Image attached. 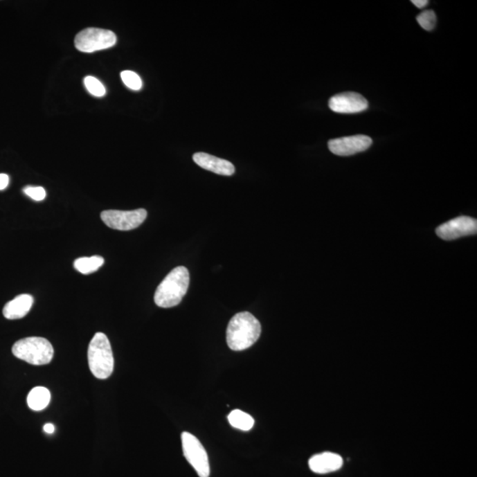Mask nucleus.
I'll return each mask as SVG.
<instances>
[{
	"label": "nucleus",
	"instance_id": "nucleus-3",
	"mask_svg": "<svg viewBox=\"0 0 477 477\" xmlns=\"http://www.w3.org/2000/svg\"><path fill=\"white\" fill-rule=\"evenodd\" d=\"M89 370L98 379H107L114 372V358L110 341L103 332L94 335L88 348Z\"/></svg>",
	"mask_w": 477,
	"mask_h": 477
},
{
	"label": "nucleus",
	"instance_id": "nucleus-14",
	"mask_svg": "<svg viewBox=\"0 0 477 477\" xmlns=\"http://www.w3.org/2000/svg\"><path fill=\"white\" fill-rule=\"evenodd\" d=\"M27 402L32 411H44L51 402L50 390L43 386L35 387L28 393Z\"/></svg>",
	"mask_w": 477,
	"mask_h": 477
},
{
	"label": "nucleus",
	"instance_id": "nucleus-7",
	"mask_svg": "<svg viewBox=\"0 0 477 477\" xmlns=\"http://www.w3.org/2000/svg\"><path fill=\"white\" fill-rule=\"evenodd\" d=\"M144 209L134 210H105L101 213V219L110 228L120 231H130L136 229L144 222L147 217Z\"/></svg>",
	"mask_w": 477,
	"mask_h": 477
},
{
	"label": "nucleus",
	"instance_id": "nucleus-5",
	"mask_svg": "<svg viewBox=\"0 0 477 477\" xmlns=\"http://www.w3.org/2000/svg\"><path fill=\"white\" fill-rule=\"evenodd\" d=\"M116 42L117 37L113 31L89 28L76 35L75 46L80 52L91 53L109 49L115 46Z\"/></svg>",
	"mask_w": 477,
	"mask_h": 477
},
{
	"label": "nucleus",
	"instance_id": "nucleus-9",
	"mask_svg": "<svg viewBox=\"0 0 477 477\" xmlns=\"http://www.w3.org/2000/svg\"><path fill=\"white\" fill-rule=\"evenodd\" d=\"M372 144L370 137L358 134V136L341 137L330 140L329 150L334 154L341 156H348L365 152Z\"/></svg>",
	"mask_w": 477,
	"mask_h": 477
},
{
	"label": "nucleus",
	"instance_id": "nucleus-16",
	"mask_svg": "<svg viewBox=\"0 0 477 477\" xmlns=\"http://www.w3.org/2000/svg\"><path fill=\"white\" fill-rule=\"evenodd\" d=\"M228 421L229 424H231L233 428L238 429V430L243 431H251V429L254 427L255 424V420L251 415L242 411H239V409H235V411L230 413Z\"/></svg>",
	"mask_w": 477,
	"mask_h": 477
},
{
	"label": "nucleus",
	"instance_id": "nucleus-17",
	"mask_svg": "<svg viewBox=\"0 0 477 477\" xmlns=\"http://www.w3.org/2000/svg\"><path fill=\"white\" fill-rule=\"evenodd\" d=\"M84 85L87 91L94 97H104L105 93H107L103 83L97 78H93V76L85 78Z\"/></svg>",
	"mask_w": 477,
	"mask_h": 477
},
{
	"label": "nucleus",
	"instance_id": "nucleus-11",
	"mask_svg": "<svg viewBox=\"0 0 477 477\" xmlns=\"http://www.w3.org/2000/svg\"><path fill=\"white\" fill-rule=\"evenodd\" d=\"M193 160L195 164L199 165L200 168L216 174L231 176L235 172V165L231 162L207 154V153H195L193 156Z\"/></svg>",
	"mask_w": 477,
	"mask_h": 477
},
{
	"label": "nucleus",
	"instance_id": "nucleus-20",
	"mask_svg": "<svg viewBox=\"0 0 477 477\" xmlns=\"http://www.w3.org/2000/svg\"><path fill=\"white\" fill-rule=\"evenodd\" d=\"M24 192L28 197H30L31 199L37 201H43L44 198L46 197V191L42 187H32V186H28V187L24 188Z\"/></svg>",
	"mask_w": 477,
	"mask_h": 477
},
{
	"label": "nucleus",
	"instance_id": "nucleus-13",
	"mask_svg": "<svg viewBox=\"0 0 477 477\" xmlns=\"http://www.w3.org/2000/svg\"><path fill=\"white\" fill-rule=\"evenodd\" d=\"M34 299L30 294H21L6 304L3 315L6 319H21L27 316L33 306Z\"/></svg>",
	"mask_w": 477,
	"mask_h": 477
},
{
	"label": "nucleus",
	"instance_id": "nucleus-23",
	"mask_svg": "<svg viewBox=\"0 0 477 477\" xmlns=\"http://www.w3.org/2000/svg\"><path fill=\"white\" fill-rule=\"evenodd\" d=\"M44 431L48 434H53L54 431H55V427L52 424H46L44 426Z\"/></svg>",
	"mask_w": 477,
	"mask_h": 477
},
{
	"label": "nucleus",
	"instance_id": "nucleus-19",
	"mask_svg": "<svg viewBox=\"0 0 477 477\" xmlns=\"http://www.w3.org/2000/svg\"><path fill=\"white\" fill-rule=\"evenodd\" d=\"M121 79L124 84L127 86V88L133 89V91H140L143 87L142 79L140 76L137 75L136 73L133 71H123L120 73Z\"/></svg>",
	"mask_w": 477,
	"mask_h": 477
},
{
	"label": "nucleus",
	"instance_id": "nucleus-15",
	"mask_svg": "<svg viewBox=\"0 0 477 477\" xmlns=\"http://www.w3.org/2000/svg\"><path fill=\"white\" fill-rule=\"evenodd\" d=\"M105 259L100 255H93L91 258H80L76 259L73 267L76 271L82 274H91L97 271L99 268L103 267Z\"/></svg>",
	"mask_w": 477,
	"mask_h": 477
},
{
	"label": "nucleus",
	"instance_id": "nucleus-12",
	"mask_svg": "<svg viewBox=\"0 0 477 477\" xmlns=\"http://www.w3.org/2000/svg\"><path fill=\"white\" fill-rule=\"evenodd\" d=\"M343 465L342 458L334 453H322L310 458L309 469L316 474H328L337 471Z\"/></svg>",
	"mask_w": 477,
	"mask_h": 477
},
{
	"label": "nucleus",
	"instance_id": "nucleus-8",
	"mask_svg": "<svg viewBox=\"0 0 477 477\" xmlns=\"http://www.w3.org/2000/svg\"><path fill=\"white\" fill-rule=\"evenodd\" d=\"M476 233L477 220L466 216L448 221L436 230L437 235L444 241H453L464 236L475 235Z\"/></svg>",
	"mask_w": 477,
	"mask_h": 477
},
{
	"label": "nucleus",
	"instance_id": "nucleus-18",
	"mask_svg": "<svg viewBox=\"0 0 477 477\" xmlns=\"http://www.w3.org/2000/svg\"><path fill=\"white\" fill-rule=\"evenodd\" d=\"M416 21L424 30L431 31L436 26L437 16L433 11L426 10L416 17Z\"/></svg>",
	"mask_w": 477,
	"mask_h": 477
},
{
	"label": "nucleus",
	"instance_id": "nucleus-10",
	"mask_svg": "<svg viewBox=\"0 0 477 477\" xmlns=\"http://www.w3.org/2000/svg\"><path fill=\"white\" fill-rule=\"evenodd\" d=\"M329 107L338 114H357L369 107L367 99L355 92L335 95L329 101Z\"/></svg>",
	"mask_w": 477,
	"mask_h": 477
},
{
	"label": "nucleus",
	"instance_id": "nucleus-4",
	"mask_svg": "<svg viewBox=\"0 0 477 477\" xmlns=\"http://www.w3.org/2000/svg\"><path fill=\"white\" fill-rule=\"evenodd\" d=\"M12 352L18 359L36 366L50 363L54 355L53 345L41 337L20 339L12 345Z\"/></svg>",
	"mask_w": 477,
	"mask_h": 477
},
{
	"label": "nucleus",
	"instance_id": "nucleus-1",
	"mask_svg": "<svg viewBox=\"0 0 477 477\" xmlns=\"http://www.w3.org/2000/svg\"><path fill=\"white\" fill-rule=\"evenodd\" d=\"M261 332V323L252 314H236L227 326V345L233 351L245 350L258 341Z\"/></svg>",
	"mask_w": 477,
	"mask_h": 477
},
{
	"label": "nucleus",
	"instance_id": "nucleus-21",
	"mask_svg": "<svg viewBox=\"0 0 477 477\" xmlns=\"http://www.w3.org/2000/svg\"><path fill=\"white\" fill-rule=\"evenodd\" d=\"M9 185V176L6 174H0V190H4Z\"/></svg>",
	"mask_w": 477,
	"mask_h": 477
},
{
	"label": "nucleus",
	"instance_id": "nucleus-6",
	"mask_svg": "<svg viewBox=\"0 0 477 477\" xmlns=\"http://www.w3.org/2000/svg\"><path fill=\"white\" fill-rule=\"evenodd\" d=\"M181 442L184 456L188 462L193 467L195 471L199 477H209V458L201 442L190 432L182 433Z\"/></svg>",
	"mask_w": 477,
	"mask_h": 477
},
{
	"label": "nucleus",
	"instance_id": "nucleus-2",
	"mask_svg": "<svg viewBox=\"0 0 477 477\" xmlns=\"http://www.w3.org/2000/svg\"><path fill=\"white\" fill-rule=\"evenodd\" d=\"M190 286V272L184 267L174 269L156 288L154 300L160 308H172L180 304Z\"/></svg>",
	"mask_w": 477,
	"mask_h": 477
},
{
	"label": "nucleus",
	"instance_id": "nucleus-22",
	"mask_svg": "<svg viewBox=\"0 0 477 477\" xmlns=\"http://www.w3.org/2000/svg\"><path fill=\"white\" fill-rule=\"evenodd\" d=\"M413 4H414L416 8H424L426 6L428 5V1L427 0H412L411 1Z\"/></svg>",
	"mask_w": 477,
	"mask_h": 477
}]
</instances>
